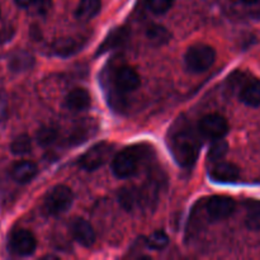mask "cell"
I'll list each match as a JSON object with an SVG mask.
<instances>
[{
  "instance_id": "obj_1",
  "label": "cell",
  "mask_w": 260,
  "mask_h": 260,
  "mask_svg": "<svg viewBox=\"0 0 260 260\" xmlns=\"http://www.w3.org/2000/svg\"><path fill=\"white\" fill-rule=\"evenodd\" d=\"M168 145L175 161L182 168H192L201 149V134L188 119L182 117L174 122L168 134Z\"/></svg>"
},
{
  "instance_id": "obj_2",
  "label": "cell",
  "mask_w": 260,
  "mask_h": 260,
  "mask_svg": "<svg viewBox=\"0 0 260 260\" xmlns=\"http://www.w3.org/2000/svg\"><path fill=\"white\" fill-rule=\"evenodd\" d=\"M74 202V193L66 185L53 187L43 200L42 210L48 216H58L66 212Z\"/></svg>"
},
{
  "instance_id": "obj_3",
  "label": "cell",
  "mask_w": 260,
  "mask_h": 260,
  "mask_svg": "<svg viewBox=\"0 0 260 260\" xmlns=\"http://www.w3.org/2000/svg\"><path fill=\"white\" fill-rule=\"evenodd\" d=\"M216 60V51L208 45H193L188 48L184 56V62L190 73H203L213 65Z\"/></svg>"
},
{
  "instance_id": "obj_4",
  "label": "cell",
  "mask_w": 260,
  "mask_h": 260,
  "mask_svg": "<svg viewBox=\"0 0 260 260\" xmlns=\"http://www.w3.org/2000/svg\"><path fill=\"white\" fill-rule=\"evenodd\" d=\"M113 149L114 146L109 142L103 141L95 144L81 155L80 159H79V165L84 170H88V172L99 169L111 159L112 154H113Z\"/></svg>"
},
{
  "instance_id": "obj_5",
  "label": "cell",
  "mask_w": 260,
  "mask_h": 260,
  "mask_svg": "<svg viewBox=\"0 0 260 260\" xmlns=\"http://www.w3.org/2000/svg\"><path fill=\"white\" fill-rule=\"evenodd\" d=\"M140 154L134 147H127L114 156L112 161L113 174L119 179H126L132 177L139 168Z\"/></svg>"
},
{
  "instance_id": "obj_6",
  "label": "cell",
  "mask_w": 260,
  "mask_h": 260,
  "mask_svg": "<svg viewBox=\"0 0 260 260\" xmlns=\"http://www.w3.org/2000/svg\"><path fill=\"white\" fill-rule=\"evenodd\" d=\"M35 65V57L27 51H15L7 57H0V79L4 76V71L12 74H20L28 71Z\"/></svg>"
},
{
  "instance_id": "obj_7",
  "label": "cell",
  "mask_w": 260,
  "mask_h": 260,
  "mask_svg": "<svg viewBox=\"0 0 260 260\" xmlns=\"http://www.w3.org/2000/svg\"><path fill=\"white\" fill-rule=\"evenodd\" d=\"M197 129L201 136L206 139H222L229 132V122L221 114L211 113L201 118Z\"/></svg>"
},
{
  "instance_id": "obj_8",
  "label": "cell",
  "mask_w": 260,
  "mask_h": 260,
  "mask_svg": "<svg viewBox=\"0 0 260 260\" xmlns=\"http://www.w3.org/2000/svg\"><path fill=\"white\" fill-rule=\"evenodd\" d=\"M236 203L231 197L213 196L206 202V212L211 221H221L235 212Z\"/></svg>"
},
{
  "instance_id": "obj_9",
  "label": "cell",
  "mask_w": 260,
  "mask_h": 260,
  "mask_svg": "<svg viewBox=\"0 0 260 260\" xmlns=\"http://www.w3.org/2000/svg\"><path fill=\"white\" fill-rule=\"evenodd\" d=\"M37 248L36 236L30 231L20 229L15 230L9 238V250L19 256H28L35 253Z\"/></svg>"
},
{
  "instance_id": "obj_10",
  "label": "cell",
  "mask_w": 260,
  "mask_h": 260,
  "mask_svg": "<svg viewBox=\"0 0 260 260\" xmlns=\"http://www.w3.org/2000/svg\"><path fill=\"white\" fill-rule=\"evenodd\" d=\"M141 84L139 73L131 66H121L114 71L113 85L119 93L126 94L136 90Z\"/></svg>"
},
{
  "instance_id": "obj_11",
  "label": "cell",
  "mask_w": 260,
  "mask_h": 260,
  "mask_svg": "<svg viewBox=\"0 0 260 260\" xmlns=\"http://www.w3.org/2000/svg\"><path fill=\"white\" fill-rule=\"evenodd\" d=\"M210 178L213 182L222 184L236 183L240 178V169L233 162L217 161L211 168Z\"/></svg>"
},
{
  "instance_id": "obj_12",
  "label": "cell",
  "mask_w": 260,
  "mask_h": 260,
  "mask_svg": "<svg viewBox=\"0 0 260 260\" xmlns=\"http://www.w3.org/2000/svg\"><path fill=\"white\" fill-rule=\"evenodd\" d=\"M71 234L76 243L89 248L95 243V231L93 226L84 218H75L71 223Z\"/></svg>"
},
{
  "instance_id": "obj_13",
  "label": "cell",
  "mask_w": 260,
  "mask_h": 260,
  "mask_svg": "<svg viewBox=\"0 0 260 260\" xmlns=\"http://www.w3.org/2000/svg\"><path fill=\"white\" fill-rule=\"evenodd\" d=\"M38 173V168L35 162L23 160V161L17 162L12 168V177L19 184H27L32 182Z\"/></svg>"
},
{
  "instance_id": "obj_14",
  "label": "cell",
  "mask_w": 260,
  "mask_h": 260,
  "mask_svg": "<svg viewBox=\"0 0 260 260\" xmlns=\"http://www.w3.org/2000/svg\"><path fill=\"white\" fill-rule=\"evenodd\" d=\"M91 104V98L90 94L88 90L83 88H75L68 94V96L65 98V106L69 109L75 112L85 111L86 108H89Z\"/></svg>"
},
{
  "instance_id": "obj_15",
  "label": "cell",
  "mask_w": 260,
  "mask_h": 260,
  "mask_svg": "<svg viewBox=\"0 0 260 260\" xmlns=\"http://www.w3.org/2000/svg\"><path fill=\"white\" fill-rule=\"evenodd\" d=\"M144 194L136 187H124L119 190L118 201L119 205L126 211H135L144 202Z\"/></svg>"
},
{
  "instance_id": "obj_16",
  "label": "cell",
  "mask_w": 260,
  "mask_h": 260,
  "mask_svg": "<svg viewBox=\"0 0 260 260\" xmlns=\"http://www.w3.org/2000/svg\"><path fill=\"white\" fill-rule=\"evenodd\" d=\"M127 40H128V30H127L126 28H114V29L107 36L106 40H104L103 43L101 45V47L98 48V52L96 53H98V55H102V53H106L108 52V51L114 50V48L124 45Z\"/></svg>"
},
{
  "instance_id": "obj_17",
  "label": "cell",
  "mask_w": 260,
  "mask_h": 260,
  "mask_svg": "<svg viewBox=\"0 0 260 260\" xmlns=\"http://www.w3.org/2000/svg\"><path fill=\"white\" fill-rule=\"evenodd\" d=\"M81 48V45L79 41H76L75 38L71 37H65L60 38V40H56L53 42V45L51 46V50L52 53L56 56H60V57H68V56L74 55V53L78 52Z\"/></svg>"
},
{
  "instance_id": "obj_18",
  "label": "cell",
  "mask_w": 260,
  "mask_h": 260,
  "mask_svg": "<svg viewBox=\"0 0 260 260\" xmlns=\"http://www.w3.org/2000/svg\"><path fill=\"white\" fill-rule=\"evenodd\" d=\"M240 101L249 107H260V80H250L240 91Z\"/></svg>"
},
{
  "instance_id": "obj_19",
  "label": "cell",
  "mask_w": 260,
  "mask_h": 260,
  "mask_svg": "<svg viewBox=\"0 0 260 260\" xmlns=\"http://www.w3.org/2000/svg\"><path fill=\"white\" fill-rule=\"evenodd\" d=\"M102 8V0H80L76 8L75 17L81 22H88L93 19Z\"/></svg>"
},
{
  "instance_id": "obj_20",
  "label": "cell",
  "mask_w": 260,
  "mask_h": 260,
  "mask_svg": "<svg viewBox=\"0 0 260 260\" xmlns=\"http://www.w3.org/2000/svg\"><path fill=\"white\" fill-rule=\"evenodd\" d=\"M229 151V145L228 142L223 139H217L213 140L212 145L210 146V150L207 152V159L208 161L211 162H217L221 161V160L225 157V155L228 154Z\"/></svg>"
},
{
  "instance_id": "obj_21",
  "label": "cell",
  "mask_w": 260,
  "mask_h": 260,
  "mask_svg": "<svg viewBox=\"0 0 260 260\" xmlns=\"http://www.w3.org/2000/svg\"><path fill=\"white\" fill-rule=\"evenodd\" d=\"M146 35L147 38L151 42H154L155 45H164L170 40V33L168 32L167 28L159 24L149 25Z\"/></svg>"
},
{
  "instance_id": "obj_22",
  "label": "cell",
  "mask_w": 260,
  "mask_h": 260,
  "mask_svg": "<svg viewBox=\"0 0 260 260\" xmlns=\"http://www.w3.org/2000/svg\"><path fill=\"white\" fill-rule=\"evenodd\" d=\"M10 150L14 155H27L32 151V141L28 135H19L10 144Z\"/></svg>"
},
{
  "instance_id": "obj_23",
  "label": "cell",
  "mask_w": 260,
  "mask_h": 260,
  "mask_svg": "<svg viewBox=\"0 0 260 260\" xmlns=\"http://www.w3.org/2000/svg\"><path fill=\"white\" fill-rule=\"evenodd\" d=\"M58 137L57 129L53 128V127H42L37 131L36 134V141L38 145L46 147L52 145L53 142H56Z\"/></svg>"
},
{
  "instance_id": "obj_24",
  "label": "cell",
  "mask_w": 260,
  "mask_h": 260,
  "mask_svg": "<svg viewBox=\"0 0 260 260\" xmlns=\"http://www.w3.org/2000/svg\"><path fill=\"white\" fill-rule=\"evenodd\" d=\"M245 223L250 230L260 231V202L249 203Z\"/></svg>"
},
{
  "instance_id": "obj_25",
  "label": "cell",
  "mask_w": 260,
  "mask_h": 260,
  "mask_svg": "<svg viewBox=\"0 0 260 260\" xmlns=\"http://www.w3.org/2000/svg\"><path fill=\"white\" fill-rule=\"evenodd\" d=\"M168 244H169V238L161 230L154 231L147 238V245H149L150 249H154V250H162L164 248H167Z\"/></svg>"
},
{
  "instance_id": "obj_26",
  "label": "cell",
  "mask_w": 260,
  "mask_h": 260,
  "mask_svg": "<svg viewBox=\"0 0 260 260\" xmlns=\"http://www.w3.org/2000/svg\"><path fill=\"white\" fill-rule=\"evenodd\" d=\"M94 127L95 126H91L90 122H88V123H84L83 126H80V127L78 126L75 129H74L73 135L70 136L69 141L74 145L81 144V142H84L86 139H88V136H90V131L95 129Z\"/></svg>"
},
{
  "instance_id": "obj_27",
  "label": "cell",
  "mask_w": 260,
  "mask_h": 260,
  "mask_svg": "<svg viewBox=\"0 0 260 260\" xmlns=\"http://www.w3.org/2000/svg\"><path fill=\"white\" fill-rule=\"evenodd\" d=\"M175 0H147V8L155 14H164L173 7Z\"/></svg>"
},
{
  "instance_id": "obj_28",
  "label": "cell",
  "mask_w": 260,
  "mask_h": 260,
  "mask_svg": "<svg viewBox=\"0 0 260 260\" xmlns=\"http://www.w3.org/2000/svg\"><path fill=\"white\" fill-rule=\"evenodd\" d=\"M52 7V0H33L29 8L32 9L33 14L45 15L50 12Z\"/></svg>"
},
{
  "instance_id": "obj_29",
  "label": "cell",
  "mask_w": 260,
  "mask_h": 260,
  "mask_svg": "<svg viewBox=\"0 0 260 260\" xmlns=\"http://www.w3.org/2000/svg\"><path fill=\"white\" fill-rule=\"evenodd\" d=\"M7 116V98L3 93H0V122L5 119Z\"/></svg>"
},
{
  "instance_id": "obj_30",
  "label": "cell",
  "mask_w": 260,
  "mask_h": 260,
  "mask_svg": "<svg viewBox=\"0 0 260 260\" xmlns=\"http://www.w3.org/2000/svg\"><path fill=\"white\" fill-rule=\"evenodd\" d=\"M32 2L33 0H15L18 7L20 8H29V5L32 4Z\"/></svg>"
},
{
  "instance_id": "obj_31",
  "label": "cell",
  "mask_w": 260,
  "mask_h": 260,
  "mask_svg": "<svg viewBox=\"0 0 260 260\" xmlns=\"http://www.w3.org/2000/svg\"><path fill=\"white\" fill-rule=\"evenodd\" d=\"M243 3H245V4H249V5H253V4H256V3H259L260 0H241Z\"/></svg>"
}]
</instances>
